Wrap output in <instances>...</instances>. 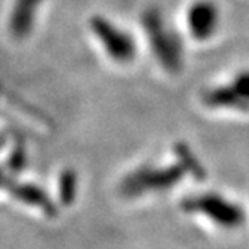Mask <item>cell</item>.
<instances>
[{
  "instance_id": "obj_1",
  "label": "cell",
  "mask_w": 249,
  "mask_h": 249,
  "mask_svg": "<svg viewBox=\"0 0 249 249\" xmlns=\"http://www.w3.org/2000/svg\"><path fill=\"white\" fill-rule=\"evenodd\" d=\"M141 27L159 66L168 74H179L185 65L183 41L165 21L162 12L156 8L146 9L141 15Z\"/></svg>"
},
{
  "instance_id": "obj_2",
  "label": "cell",
  "mask_w": 249,
  "mask_h": 249,
  "mask_svg": "<svg viewBox=\"0 0 249 249\" xmlns=\"http://www.w3.org/2000/svg\"><path fill=\"white\" fill-rule=\"evenodd\" d=\"M186 176L179 162L168 165L143 164L122 177L119 192L123 198H140L149 194H159L173 189Z\"/></svg>"
},
{
  "instance_id": "obj_3",
  "label": "cell",
  "mask_w": 249,
  "mask_h": 249,
  "mask_svg": "<svg viewBox=\"0 0 249 249\" xmlns=\"http://www.w3.org/2000/svg\"><path fill=\"white\" fill-rule=\"evenodd\" d=\"M180 207L185 213L203 216L225 230H236L246 221V213L240 204L212 191L186 195Z\"/></svg>"
},
{
  "instance_id": "obj_4",
  "label": "cell",
  "mask_w": 249,
  "mask_h": 249,
  "mask_svg": "<svg viewBox=\"0 0 249 249\" xmlns=\"http://www.w3.org/2000/svg\"><path fill=\"white\" fill-rule=\"evenodd\" d=\"M90 30L104 48L105 54L113 62L126 65L135 60L138 45L129 32L119 27L102 15H95L90 20Z\"/></svg>"
},
{
  "instance_id": "obj_5",
  "label": "cell",
  "mask_w": 249,
  "mask_h": 249,
  "mask_svg": "<svg viewBox=\"0 0 249 249\" xmlns=\"http://www.w3.org/2000/svg\"><path fill=\"white\" fill-rule=\"evenodd\" d=\"M201 102L210 110L249 113V69L240 71L228 83L209 87Z\"/></svg>"
},
{
  "instance_id": "obj_6",
  "label": "cell",
  "mask_w": 249,
  "mask_h": 249,
  "mask_svg": "<svg viewBox=\"0 0 249 249\" xmlns=\"http://www.w3.org/2000/svg\"><path fill=\"white\" fill-rule=\"evenodd\" d=\"M221 23V12L212 0H195L186 11V29L197 42H206L216 35Z\"/></svg>"
},
{
  "instance_id": "obj_7",
  "label": "cell",
  "mask_w": 249,
  "mask_h": 249,
  "mask_svg": "<svg viewBox=\"0 0 249 249\" xmlns=\"http://www.w3.org/2000/svg\"><path fill=\"white\" fill-rule=\"evenodd\" d=\"M41 0H17L11 15V33L17 39H23L32 32L35 15L39 8Z\"/></svg>"
},
{
  "instance_id": "obj_8",
  "label": "cell",
  "mask_w": 249,
  "mask_h": 249,
  "mask_svg": "<svg viewBox=\"0 0 249 249\" xmlns=\"http://www.w3.org/2000/svg\"><path fill=\"white\" fill-rule=\"evenodd\" d=\"M12 195L29 206L38 207L42 210L47 216H56L57 215V209L54 206L48 195L38 186L35 185H20V186H14L12 188Z\"/></svg>"
},
{
  "instance_id": "obj_9",
  "label": "cell",
  "mask_w": 249,
  "mask_h": 249,
  "mask_svg": "<svg viewBox=\"0 0 249 249\" xmlns=\"http://www.w3.org/2000/svg\"><path fill=\"white\" fill-rule=\"evenodd\" d=\"M173 153L176 156V161L182 165L186 176H191L195 180H206L207 179V171L203 162L198 159V156L194 153V150L183 141H177L173 146Z\"/></svg>"
},
{
  "instance_id": "obj_10",
  "label": "cell",
  "mask_w": 249,
  "mask_h": 249,
  "mask_svg": "<svg viewBox=\"0 0 249 249\" xmlns=\"http://www.w3.org/2000/svg\"><path fill=\"white\" fill-rule=\"evenodd\" d=\"M78 192V176L72 168L63 170L59 176V185H57V194H59V201L62 206H71Z\"/></svg>"
},
{
  "instance_id": "obj_11",
  "label": "cell",
  "mask_w": 249,
  "mask_h": 249,
  "mask_svg": "<svg viewBox=\"0 0 249 249\" xmlns=\"http://www.w3.org/2000/svg\"><path fill=\"white\" fill-rule=\"evenodd\" d=\"M24 164V149L23 147H17L15 153L12 155L11 161H9V165L14 168V170H18L21 168Z\"/></svg>"
},
{
  "instance_id": "obj_12",
  "label": "cell",
  "mask_w": 249,
  "mask_h": 249,
  "mask_svg": "<svg viewBox=\"0 0 249 249\" xmlns=\"http://www.w3.org/2000/svg\"><path fill=\"white\" fill-rule=\"evenodd\" d=\"M0 182H2V173H0Z\"/></svg>"
}]
</instances>
